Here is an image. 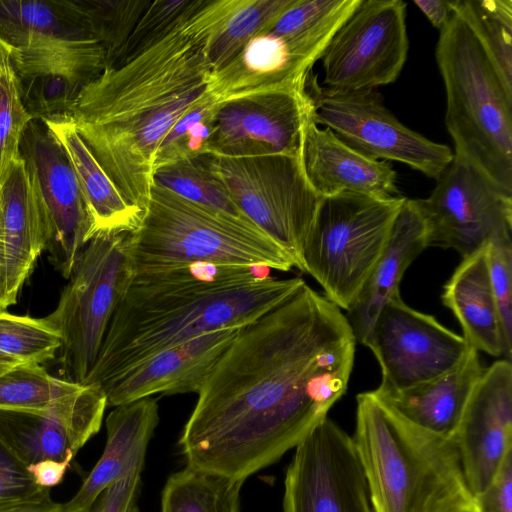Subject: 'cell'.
<instances>
[{
	"instance_id": "obj_36",
	"label": "cell",
	"mask_w": 512,
	"mask_h": 512,
	"mask_svg": "<svg viewBox=\"0 0 512 512\" xmlns=\"http://www.w3.org/2000/svg\"><path fill=\"white\" fill-rule=\"evenodd\" d=\"M218 104L210 94L178 119L157 149L154 170L208 154Z\"/></svg>"
},
{
	"instance_id": "obj_47",
	"label": "cell",
	"mask_w": 512,
	"mask_h": 512,
	"mask_svg": "<svg viewBox=\"0 0 512 512\" xmlns=\"http://www.w3.org/2000/svg\"><path fill=\"white\" fill-rule=\"evenodd\" d=\"M8 289L7 267L5 262L4 250L0 238V311H4L12 305Z\"/></svg>"
},
{
	"instance_id": "obj_9",
	"label": "cell",
	"mask_w": 512,
	"mask_h": 512,
	"mask_svg": "<svg viewBox=\"0 0 512 512\" xmlns=\"http://www.w3.org/2000/svg\"><path fill=\"white\" fill-rule=\"evenodd\" d=\"M201 158L239 211L303 271V251L321 197L306 178L302 157L204 154Z\"/></svg>"
},
{
	"instance_id": "obj_30",
	"label": "cell",
	"mask_w": 512,
	"mask_h": 512,
	"mask_svg": "<svg viewBox=\"0 0 512 512\" xmlns=\"http://www.w3.org/2000/svg\"><path fill=\"white\" fill-rule=\"evenodd\" d=\"M243 483L186 465L168 477L160 512H240Z\"/></svg>"
},
{
	"instance_id": "obj_33",
	"label": "cell",
	"mask_w": 512,
	"mask_h": 512,
	"mask_svg": "<svg viewBox=\"0 0 512 512\" xmlns=\"http://www.w3.org/2000/svg\"><path fill=\"white\" fill-rule=\"evenodd\" d=\"M80 387L50 375L40 364H19L0 375V410H45Z\"/></svg>"
},
{
	"instance_id": "obj_50",
	"label": "cell",
	"mask_w": 512,
	"mask_h": 512,
	"mask_svg": "<svg viewBox=\"0 0 512 512\" xmlns=\"http://www.w3.org/2000/svg\"><path fill=\"white\" fill-rule=\"evenodd\" d=\"M131 512H140L138 506H134V508L131 510Z\"/></svg>"
},
{
	"instance_id": "obj_23",
	"label": "cell",
	"mask_w": 512,
	"mask_h": 512,
	"mask_svg": "<svg viewBox=\"0 0 512 512\" xmlns=\"http://www.w3.org/2000/svg\"><path fill=\"white\" fill-rule=\"evenodd\" d=\"M302 165L320 197L353 192L375 197L399 196L397 174L390 162L370 159L314 121L306 129Z\"/></svg>"
},
{
	"instance_id": "obj_31",
	"label": "cell",
	"mask_w": 512,
	"mask_h": 512,
	"mask_svg": "<svg viewBox=\"0 0 512 512\" xmlns=\"http://www.w3.org/2000/svg\"><path fill=\"white\" fill-rule=\"evenodd\" d=\"M293 0H233L208 44L213 71L234 57L255 35L267 29Z\"/></svg>"
},
{
	"instance_id": "obj_39",
	"label": "cell",
	"mask_w": 512,
	"mask_h": 512,
	"mask_svg": "<svg viewBox=\"0 0 512 512\" xmlns=\"http://www.w3.org/2000/svg\"><path fill=\"white\" fill-rule=\"evenodd\" d=\"M32 119L9 63L0 68V178L19 155L22 135Z\"/></svg>"
},
{
	"instance_id": "obj_13",
	"label": "cell",
	"mask_w": 512,
	"mask_h": 512,
	"mask_svg": "<svg viewBox=\"0 0 512 512\" xmlns=\"http://www.w3.org/2000/svg\"><path fill=\"white\" fill-rule=\"evenodd\" d=\"M283 512H374L352 437L329 417L295 448Z\"/></svg>"
},
{
	"instance_id": "obj_15",
	"label": "cell",
	"mask_w": 512,
	"mask_h": 512,
	"mask_svg": "<svg viewBox=\"0 0 512 512\" xmlns=\"http://www.w3.org/2000/svg\"><path fill=\"white\" fill-rule=\"evenodd\" d=\"M19 155L36 180L47 212L45 250L54 267L68 279L80 253L96 234L89 206L63 145L42 119H32L27 125Z\"/></svg>"
},
{
	"instance_id": "obj_10",
	"label": "cell",
	"mask_w": 512,
	"mask_h": 512,
	"mask_svg": "<svg viewBox=\"0 0 512 512\" xmlns=\"http://www.w3.org/2000/svg\"><path fill=\"white\" fill-rule=\"evenodd\" d=\"M314 102V121L330 129L360 154L401 162L437 179L453 159L451 149L403 125L382 103L376 90L333 92L307 79Z\"/></svg>"
},
{
	"instance_id": "obj_32",
	"label": "cell",
	"mask_w": 512,
	"mask_h": 512,
	"mask_svg": "<svg viewBox=\"0 0 512 512\" xmlns=\"http://www.w3.org/2000/svg\"><path fill=\"white\" fill-rule=\"evenodd\" d=\"M512 87V0H452Z\"/></svg>"
},
{
	"instance_id": "obj_27",
	"label": "cell",
	"mask_w": 512,
	"mask_h": 512,
	"mask_svg": "<svg viewBox=\"0 0 512 512\" xmlns=\"http://www.w3.org/2000/svg\"><path fill=\"white\" fill-rule=\"evenodd\" d=\"M443 304L449 308L463 331V338L476 351L504 356V340L493 295L487 245L464 257L446 282Z\"/></svg>"
},
{
	"instance_id": "obj_4",
	"label": "cell",
	"mask_w": 512,
	"mask_h": 512,
	"mask_svg": "<svg viewBox=\"0 0 512 512\" xmlns=\"http://www.w3.org/2000/svg\"><path fill=\"white\" fill-rule=\"evenodd\" d=\"M352 436L374 512H470L451 438L424 430L372 391L357 395Z\"/></svg>"
},
{
	"instance_id": "obj_19",
	"label": "cell",
	"mask_w": 512,
	"mask_h": 512,
	"mask_svg": "<svg viewBox=\"0 0 512 512\" xmlns=\"http://www.w3.org/2000/svg\"><path fill=\"white\" fill-rule=\"evenodd\" d=\"M451 439L467 487L475 496L512 452L511 361L501 359L484 369Z\"/></svg>"
},
{
	"instance_id": "obj_41",
	"label": "cell",
	"mask_w": 512,
	"mask_h": 512,
	"mask_svg": "<svg viewBox=\"0 0 512 512\" xmlns=\"http://www.w3.org/2000/svg\"><path fill=\"white\" fill-rule=\"evenodd\" d=\"M50 496V489L38 486L27 467L0 439V507Z\"/></svg>"
},
{
	"instance_id": "obj_45",
	"label": "cell",
	"mask_w": 512,
	"mask_h": 512,
	"mask_svg": "<svg viewBox=\"0 0 512 512\" xmlns=\"http://www.w3.org/2000/svg\"><path fill=\"white\" fill-rule=\"evenodd\" d=\"M430 23L437 29H443L452 16V0H414Z\"/></svg>"
},
{
	"instance_id": "obj_14",
	"label": "cell",
	"mask_w": 512,
	"mask_h": 512,
	"mask_svg": "<svg viewBox=\"0 0 512 512\" xmlns=\"http://www.w3.org/2000/svg\"><path fill=\"white\" fill-rule=\"evenodd\" d=\"M364 345L379 362L382 379L377 389L383 391L435 379L456 367L471 348L463 336L412 309L400 295L383 306Z\"/></svg>"
},
{
	"instance_id": "obj_49",
	"label": "cell",
	"mask_w": 512,
	"mask_h": 512,
	"mask_svg": "<svg viewBox=\"0 0 512 512\" xmlns=\"http://www.w3.org/2000/svg\"><path fill=\"white\" fill-rule=\"evenodd\" d=\"M19 364L23 363L0 353V375Z\"/></svg>"
},
{
	"instance_id": "obj_42",
	"label": "cell",
	"mask_w": 512,
	"mask_h": 512,
	"mask_svg": "<svg viewBox=\"0 0 512 512\" xmlns=\"http://www.w3.org/2000/svg\"><path fill=\"white\" fill-rule=\"evenodd\" d=\"M470 512H512V452L508 453L490 484L473 496Z\"/></svg>"
},
{
	"instance_id": "obj_34",
	"label": "cell",
	"mask_w": 512,
	"mask_h": 512,
	"mask_svg": "<svg viewBox=\"0 0 512 512\" xmlns=\"http://www.w3.org/2000/svg\"><path fill=\"white\" fill-rule=\"evenodd\" d=\"M153 182L189 201L245 217L201 156L157 168Z\"/></svg>"
},
{
	"instance_id": "obj_12",
	"label": "cell",
	"mask_w": 512,
	"mask_h": 512,
	"mask_svg": "<svg viewBox=\"0 0 512 512\" xmlns=\"http://www.w3.org/2000/svg\"><path fill=\"white\" fill-rule=\"evenodd\" d=\"M408 49L406 3L360 0L321 57L324 89L350 93L390 84L400 75Z\"/></svg>"
},
{
	"instance_id": "obj_44",
	"label": "cell",
	"mask_w": 512,
	"mask_h": 512,
	"mask_svg": "<svg viewBox=\"0 0 512 512\" xmlns=\"http://www.w3.org/2000/svg\"><path fill=\"white\" fill-rule=\"evenodd\" d=\"M70 463L44 460L27 467L34 482L43 488L50 489L59 484Z\"/></svg>"
},
{
	"instance_id": "obj_35",
	"label": "cell",
	"mask_w": 512,
	"mask_h": 512,
	"mask_svg": "<svg viewBox=\"0 0 512 512\" xmlns=\"http://www.w3.org/2000/svg\"><path fill=\"white\" fill-rule=\"evenodd\" d=\"M90 31L106 54L107 67L113 66L149 0H80Z\"/></svg>"
},
{
	"instance_id": "obj_21",
	"label": "cell",
	"mask_w": 512,
	"mask_h": 512,
	"mask_svg": "<svg viewBox=\"0 0 512 512\" xmlns=\"http://www.w3.org/2000/svg\"><path fill=\"white\" fill-rule=\"evenodd\" d=\"M241 327L216 330L164 349L100 385L107 406L124 405L154 394L198 393Z\"/></svg>"
},
{
	"instance_id": "obj_18",
	"label": "cell",
	"mask_w": 512,
	"mask_h": 512,
	"mask_svg": "<svg viewBox=\"0 0 512 512\" xmlns=\"http://www.w3.org/2000/svg\"><path fill=\"white\" fill-rule=\"evenodd\" d=\"M107 398L82 385L45 410H0V439L26 466L44 460L70 463L100 429Z\"/></svg>"
},
{
	"instance_id": "obj_11",
	"label": "cell",
	"mask_w": 512,
	"mask_h": 512,
	"mask_svg": "<svg viewBox=\"0 0 512 512\" xmlns=\"http://www.w3.org/2000/svg\"><path fill=\"white\" fill-rule=\"evenodd\" d=\"M427 245L467 257L494 239L512 236V192L455 156L425 199H416Z\"/></svg>"
},
{
	"instance_id": "obj_7",
	"label": "cell",
	"mask_w": 512,
	"mask_h": 512,
	"mask_svg": "<svg viewBox=\"0 0 512 512\" xmlns=\"http://www.w3.org/2000/svg\"><path fill=\"white\" fill-rule=\"evenodd\" d=\"M128 232H98L77 258L55 310L44 317L60 336L63 379L81 384L132 278Z\"/></svg>"
},
{
	"instance_id": "obj_26",
	"label": "cell",
	"mask_w": 512,
	"mask_h": 512,
	"mask_svg": "<svg viewBox=\"0 0 512 512\" xmlns=\"http://www.w3.org/2000/svg\"><path fill=\"white\" fill-rule=\"evenodd\" d=\"M484 369L478 351L470 348L456 367L435 379L401 390L372 392L414 425L452 438Z\"/></svg>"
},
{
	"instance_id": "obj_20",
	"label": "cell",
	"mask_w": 512,
	"mask_h": 512,
	"mask_svg": "<svg viewBox=\"0 0 512 512\" xmlns=\"http://www.w3.org/2000/svg\"><path fill=\"white\" fill-rule=\"evenodd\" d=\"M10 65L27 112L33 119H45L67 114L107 63L96 40H80L13 49Z\"/></svg>"
},
{
	"instance_id": "obj_16",
	"label": "cell",
	"mask_w": 512,
	"mask_h": 512,
	"mask_svg": "<svg viewBox=\"0 0 512 512\" xmlns=\"http://www.w3.org/2000/svg\"><path fill=\"white\" fill-rule=\"evenodd\" d=\"M314 102L306 87L219 102L208 154L302 157Z\"/></svg>"
},
{
	"instance_id": "obj_6",
	"label": "cell",
	"mask_w": 512,
	"mask_h": 512,
	"mask_svg": "<svg viewBox=\"0 0 512 512\" xmlns=\"http://www.w3.org/2000/svg\"><path fill=\"white\" fill-rule=\"evenodd\" d=\"M133 274L193 264L290 271L291 257L245 217L189 201L153 182L140 224L130 234Z\"/></svg>"
},
{
	"instance_id": "obj_38",
	"label": "cell",
	"mask_w": 512,
	"mask_h": 512,
	"mask_svg": "<svg viewBox=\"0 0 512 512\" xmlns=\"http://www.w3.org/2000/svg\"><path fill=\"white\" fill-rule=\"evenodd\" d=\"M201 1L202 0L150 1V4L128 38L119 59L113 66L119 65L136 56L144 49L168 35L200 5Z\"/></svg>"
},
{
	"instance_id": "obj_43",
	"label": "cell",
	"mask_w": 512,
	"mask_h": 512,
	"mask_svg": "<svg viewBox=\"0 0 512 512\" xmlns=\"http://www.w3.org/2000/svg\"><path fill=\"white\" fill-rule=\"evenodd\" d=\"M141 490V472H134L108 486L91 506L81 512H131Z\"/></svg>"
},
{
	"instance_id": "obj_37",
	"label": "cell",
	"mask_w": 512,
	"mask_h": 512,
	"mask_svg": "<svg viewBox=\"0 0 512 512\" xmlns=\"http://www.w3.org/2000/svg\"><path fill=\"white\" fill-rule=\"evenodd\" d=\"M61 340L44 318L0 311V353L20 363L41 364L54 359Z\"/></svg>"
},
{
	"instance_id": "obj_40",
	"label": "cell",
	"mask_w": 512,
	"mask_h": 512,
	"mask_svg": "<svg viewBox=\"0 0 512 512\" xmlns=\"http://www.w3.org/2000/svg\"><path fill=\"white\" fill-rule=\"evenodd\" d=\"M490 282L497 304L504 340V359L512 355V236L487 244Z\"/></svg>"
},
{
	"instance_id": "obj_29",
	"label": "cell",
	"mask_w": 512,
	"mask_h": 512,
	"mask_svg": "<svg viewBox=\"0 0 512 512\" xmlns=\"http://www.w3.org/2000/svg\"><path fill=\"white\" fill-rule=\"evenodd\" d=\"M0 37L14 50L95 40L80 0H0Z\"/></svg>"
},
{
	"instance_id": "obj_2",
	"label": "cell",
	"mask_w": 512,
	"mask_h": 512,
	"mask_svg": "<svg viewBox=\"0 0 512 512\" xmlns=\"http://www.w3.org/2000/svg\"><path fill=\"white\" fill-rule=\"evenodd\" d=\"M216 23L215 9L202 0L168 35L105 68L67 113L123 196L143 212L159 145L183 114L210 95L207 49Z\"/></svg>"
},
{
	"instance_id": "obj_22",
	"label": "cell",
	"mask_w": 512,
	"mask_h": 512,
	"mask_svg": "<svg viewBox=\"0 0 512 512\" xmlns=\"http://www.w3.org/2000/svg\"><path fill=\"white\" fill-rule=\"evenodd\" d=\"M0 238L9 296L16 303L49 239V220L36 180L18 155L0 178Z\"/></svg>"
},
{
	"instance_id": "obj_8",
	"label": "cell",
	"mask_w": 512,
	"mask_h": 512,
	"mask_svg": "<svg viewBox=\"0 0 512 512\" xmlns=\"http://www.w3.org/2000/svg\"><path fill=\"white\" fill-rule=\"evenodd\" d=\"M405 197L342 192L321 197L303 251V271L347 311L389 238Z\"/></svg>"
},
{
	"instance_id": "obj_3",
	"label": "cell",
	"mask_w": 512,
	"mask_h": 512,
	"mask_svg": "<svg viewBox=\"0 0 512 512\" xmlns=\"http://www.w3.org/2000/svg\"><path fill=\"white\" fill-rule=\"evenodd\" d=\"M260 268L193 264L133 274L81 384L100 386L164 349L245 326L305 283L300 277H270Z\"/></svg>"
},
{
	"instance_id": "obj_46",
	"label": "cell",
	"mask_w": 512,
	"mask_h": 512,
	"mask_svg": "<svg viewBox=\"0 0 512 512\" xmlns=\"http://www.w3.org/2000/svg\"><path fill=\"white\" fill-rule=\"evenodd\" d=\"M0 512H64L63 504L54 502L51 497L40 500L18 502L0 507Z\"/></svg>"
},
{
	"instance_id": "obj_24",
	"label": "cell",
	"mask_w": 512,
	"mask_h": 512,
	"mask_svg": "<svg viewBox=\"0 0 512 512\" xmlns=\"http://www.w3.org/2000/svg\"><path fill=\"white\" fill-rule=\"evenodd\" d=\"M159 422L157 400L145 397L114 407L106 419L103 453L64 512H81L108 486L142 472L148 444Z\"/></svg>"
},
{
	"instance_id": "obj_48",
	"label": "cell",
	"mask_w": 512,
	"mask_h": 512,
	"mask_svg": "<svg viewBox=\"0 0 512 512\" xmlns=\"http://www.w3.org/2000/svg\"><path fill=\"white\" fill-rule=\"evenodd\" d=\"M13 48L0 37V68L9 64Z\"/></svg>"
},
{
	"instance_id": "obj_25",
	"label": "cell",
	"mask_w": 512,
	"mask_h": 512,
	"mask_svg": "<svg viewBox=\"0 0 512 512\" xmlns=\"http://www.w3.org/2000/svg\"><path fill=\"white\" fill-rule=\"evenodd\" d=\"M427 247L426 226L417 200L405 198L380 257L346 311L357 342L364 345L378 313L400 295L405 271Z\"/></svg>"
},
{
	"instance_id": "obj_17",
	"label": "cell",
	"mask_w": 512,
	"mask_h": 512,
	"mask_svg": "<svg viewBox=\"0 0 512 512\" xmlns=\"http://www.w3.org/2000/svg\"><path fill=\"white\" fill-rule=\"evenodd\" d=\"M330 39L316 32L277 34L265 29L211 74L209 93L217 102L306 87L309 72Z\"/></svg>"
},
{
	"instance_id": "obj_1",
	"label": "cell",
	"mask_w": 512,
	"mask_h": 512,
	"mask_svg": "<svg viewBox=\"0 0 512 512\" xmlns=\"http://www.w3.org/2000/svg\"><path fill=\"white\" fill-rule=\"evenodd\" d=\"M356 342L341 309L306 283L242 326L184 425L186 465L244 482L279 461L345 394Z\"/></svg>"
},
{
	"instance_id": "obj_28",
	"label": "cell",
	"mask_w": 512,
	"mask_h": 512,
	"mask_svg": "<svg viewBox=\"0 0 512 512\" xmlns=\"http://www.w3.org/2000/svg\"><path fill=\"white\" fill-rule=\"evenodd\" d=\"M63 145L98 232L137 229L143 211L131 204L107 175L76 130L68 114L42 119Z\"/></svg>"
},
{
	"instance_id": "obj_5",
	"label": "cell",
	"mask_w": 512,
	"mask_h": 512,
	"mask_svg": "<svg viewBox=\"0 0 512 512\" xmlns=\"http://www.w3.org/2000/svg\"><path fill=\"white\" fill-rule=\"evenodd\" d=\"M435 57L445 87V124L453 154L512 192V87L454 9L440 30Z\"/></svg>"
}]
</instances>
